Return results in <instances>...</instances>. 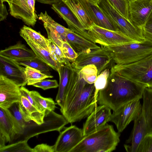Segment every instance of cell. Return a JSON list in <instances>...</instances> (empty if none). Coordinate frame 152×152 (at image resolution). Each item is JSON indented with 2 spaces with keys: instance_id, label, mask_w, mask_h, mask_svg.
I'll use <instances>...</instances> for the list:
<instances>
[{
  "instance_id": "9",
  "label": "cell",
  "mask_w": 152,
  "mask_h": 152,
  "mask_svg": "<svg viewBox=\"0 0 152 152\" xmlns=\"http://www.w3.org/2000/svg\"><path fill=\"white\" fill-rule=\"evenodd\" d=\"M95 43L108 46L137 42L119 31L106 29L93 23L87 30Z\"/></svg>"
},
{
  "instance_id": "10",
  "label": "cell",
  "mask_w": 152,
  "mask_h": 152,
  "mask_svg": "<svg viewBox=\"0 0 152 152\" xmlns=\"http://www.w3.org/2000/svg\"><path fill=\"white\" fill-rule=\"evenodd\" d=\"M140 100L137 99L128 102L113 111L109 121L115 124L118 132L123 131L139 115L142 107Z\"/></svg>"
},
{
  "instance_id": "7",
  "label": "cell",
  "mask_w": 152,
  "mask_h": 152,
  "mask_svg": "<svg viewBox=\"0 0 152 152\" xmlns=\"http://www.w3.org/2000/svg\"><path fill=\"white\" fill-rule=\"evenodd\" d=\"M69 123L63 115L54 112L46 110L44 122L38 125L33 121L27 123L23 134L15 139V141L26 140L46 132L57 131L60 132Z\"/></svg>"
},
{
  "instance_id": "26",
  "label": "cell",
  "mask_w": 152,
  "mask_h": 152,
  "mask_svg": "<svg viewBox=\"0 0 152 152\" xmlns=\"http://www.w3.org/2000/svg\"><path fill=\"white\" fill-rule=\"evenodd\" d=\"M39 19L43 23L45 28H48L60 36L64 41V38L67 33L72 30L66 28L56 22L47 13L46 11L42 12L38 15Z\"/></svg>"
},
{
  "instance_id": "44",
  "label": "cell",
  "mask_w": 152,
  "mask_h": 152,
  "mask_svg": "<svg viewBox=\"0 0 152 152\" xmlns=\"http://www.w3.org/2000/svg\"><path fill=\"white\" fill-rule=\"evenodd\" d=\"M0 21L6 19L8 13L5 5L0 1Z\"/></svg>"
},
{
  "instance_id": "31",
  "label": "cell",
  "mask_w": 152,
  "mask_h": 152,
  "mask_svg": "<svg viewBox=\"0 0 152 152\" xmlns=\"http://www.w3.org/2000/svg\"><path fill=\"white\" fill-rule=\"evenodd\" d=\"M27 141L21 140L6 145L0 148V152H33V148L29 146Z\"/></svg>"
},
{
  "instance_id": "23",
  "label": "cell",
  "mask_w": 152,
  "mask_h": 152,
  "mask_svg": "<svg viewBox=\"0 0 152 152\" xmlns=\"http://www.w3.org/2000/svg\"><path fill=\"white\" fill-rule=\"evenodd\" d=\"M20 107L25 121L27 123L33 121L38 125H41L44 122L45 111H39L26 97L22 95Z\"/></svg>"
},
{
  "instance_id": "37",
  "label": "cell",
  "mask_w": 152,
  "mask_h": 152,
  "mask_svg": "<svg viewBox=\"0 0 152 152\" xmlns=\"http://www.w3.org/2000/svg\"><path fill=\"white\" fill-rule=\"evenodd\" d=\"M136 152H152V133L144 137L139 144Z\"/></svg>"
},
{
  "instance_id": "2",
  "label": "cell",
  "mask_w": 152,
  "mask_h": 152,
  "mask_svg": "<svg viewBox=\"0 0 152 152\" xmlns=\"http://www.w3.org/2000/svg\"><path fill=\"white\" fill-rule=\"evenodd\" d=\"M120 133L107 124L97 130L84 136L70 152H111L120 142Z\"/></svg>"
},
{
  "instance_id": "43",
  "label": "cell",
  "mask_w": 152,
  "mask_h": 152,
  "mask_svg": "<svg viewBox=\"0 0 152 152\" xmlns=\"http://www.w3.org/2000/svg\"><path fill=\"white\" fill-rule=\"evenodd\" d=\"M33 150V152H55L54 145L51 146L45 143L37 145Z\"/></svg>"
},
{
  "instance_id": "5",
  "label": "cell",
  "mask_w": 152,
  "mask_h": 152,
  "mask_svg": "<svg viewBox=\"0 0 152 152\" xmlns=\"http://www.w3.org/2000/svg\"><path fill=\"white\" fill-rule=\"evenodd\" d=\"M104 47L110 52L116 64L132 63L152 53V42L146 39L142 42Z\"/></svg>"
},
{
  "instance_id": "42",
  "label": "cell",
  "mask_w": 152,
  "mask_h": 152,
  "mask_svg": "<svg viewBox=\"0 0 152 152\" xmlns=\"http://www.w3.org/2000/svg\"><path fill=\"white\" fill-rule=\"evenodd\" d=\"M48 34V39L56 45L61 49L64 40L61 37L51 30L45 28Z\"/></svg>"
},
{
  "instance_id": "14",
  "label": "cell",
  "mask_w": 152,
  "mask_h": 152,
  "mask_svg": "<svg viewBox=\"0 0 152 152\" xmlns=\"http://www.w3.org/2000/svg\"><path fill=\"white\" fill-rule=\"evenodd\" d=\"M0 75L12 81L20 87L27 84L24 68L14 60L1 55Z\"/></svg>"
},
{
  "instance_id": "6",
  "label": "cell",
  "mask_w": 152,
  "mask_h": 152,
  "mask_svg": "<svg viewBox=\"0 0 152 152\" xmlns=\"http://www.w3.org/2000/svg\"><path fill=\"white\" fill-rule=\"evenodd\" d=\"M110 72L117 73L146 87L152 88V53L132 63L115 64L111 68Z\"/></svg>"
},
{
  "instance_id": "40",
  "label": "cell",
  "mask_w": 152,
  "mask_h": 152,
  "mask_svg": "<svg viewBox=\"0 0 152 152\" xmlns=\"http://www.w3.org/2000/svg\"><path fill=\"white\" fill-rule=\"evenodd\" d=\"M32 86L45 90L50 88H56L59 86V84L56 80L45 79L33 84Z\"/></svg>"
},
{
  "instance_id": "17",
  "label": "cell",
  "mask_w": 152,
  "mask_h": 152,
  "mask_svg": "<svg viewBox=\"0 0 152 152\" xmlns=\"http://www.w3.org/2000/svg\"><path fill=\"white\" fill-rule=\"evenodd\" d=\"M23 134L17 121L8 109L0 107V136L7 143H11L14 139Z\"/></svg>"
},
{
  "instance_id": "29",
  "label": "cell",
  "mask_w": 152,
  "mask_h": 152,
  "mask_svg": "<svg viewBox=\"0 0 152 152\" xmlns=\"http://www.w3.org/2000/svg\"><path fill=\"white\" fill-rule=\"evenodd\" d=\"M24 72L28 86L33 84L47 78H51L53 76L43 73L34 68L26 66Z\"/></svg>"
},
{
  "instance_id": "35",
  "label": "cell",
  "mask_w": 152,
  "mask_h": 152,
  "mask_svg": "<svg viewBox=\"0 0 152 152\" xmlns=\"http://www.w3.org/2000/svg\"><path fill=\"white\" fill-rule=\"evenodd\" d=\"M110 73V70L109 69H107L97 76L94 83L96 95H98L99 91L105 87Z\"/></svg>"
},
{
  "instance_id": "12",
  "label": "cell",
  "mask_w": 152,
  "mask_h": 152,
  "mask_svg": "<svg viewBox=\"0 0 152 152\" xmlns=\"http://www.w3.org/2000/svg\"><path fill=\"white\" fill-rule=\"evenodd\" d=\"M128 4L129 20L142 30L152 11V0H129Z\"/></svg>"
},
{
  "instance_id": "36",
  "label": "cell",
  "mask_w": 152,
  "mask_h": 152,
  "mask_svg": "<svg viewBox=\"0 0 152 152\" xmlns=\"http://www.w3.org/2000/svg\"><path fill=\"white\" fill-rule=\"evenodd\" d=\"M108 0L112 6L123 16L129 20L128 1L126 0Z\"/></svg>"
},
{
  "instance_id": "30",
  "label": "cell",
  "mask_w": 152,
  "mask_h": 152,
  "mask_svg": "<svg viewBox=\"0 0 152 152\" xmlns=\"http://www.w3.org/2000/svg\"><path fill=\"white\" fill-rule=\"evenodd\" d=\"M30 94L36 102L44 110L54 111L57 104L50 98H45L36 91H30Z\"/></svg>"
},
{
  "instance_id": "4",
  "label": "cell",
  "mask_w": 152,
  "mask_h": 152,
  "mask_svg": "<svg viewBox=\"0 0 152 152\" xmlns=\"http://www.w3.org/2000/svg\"><path fill=\"white\" fill-rule=\"evenodd\" d=\"M94 83H86L69 108L63 114L69 123L87 118L97 107Z\"/></svg>"
},
{
  "instance_id": "13",
  "label": "cell",
  "mask_w": 152,
  "mask_h": 152,
  "mask_svg": "<svg viewBox=\"0 0 152 152\" xmlns=\"http://www.w3.org/2000/svg\"><path fill=\"white\" fill-rule=\"evenodd\" d=\"M51 8L66 22L69 28L76 34L94 42L87 31L64 2L61 1L53 4L52 5Z\"/></svg>"
},
{
  "instance_id": "21",
  "label": "cell",
  "mask_w": 152,
  "mask_h": 152,
  "mask_svg": "<svg viewBox=\"0 0 152 152\" xmlns=\"http://www.w3.org/2000/svg\"><path fill=\"white\" fill-rule=\"evenodd\" d=\"M65 41H67L78 54L87 53L100 48L96 43L76 34L72 30L65 36Z\"/></svg>"
},
{
  "instance_id": "27",
  "label": "cell",
  "mask_w": 152,
  "mask_h": 152,
  "mask_svg": "<svg viewBox=\"0 0 152 152\" xmlns=\"http://www.w3.org/2000/svg\"><path fill=\"white\" fill-rule=\"evenodd\" d=\"M19 32L23 34L36 44L49 51L48 39L40 32L25 25L21 28Z\"/></svg>"
},
{
  "instance_id": "28",
  "label": "cell",
  "mask_w": 152,
  "mask_h": 152,
  "mask_svg": "<svg viewBox=\"0 0 152 152\" xmlns=\"http://www.w3.org/2000/svg\"><path fill=\"white\" fill-rule=\"evenodd\" d=\"M20 65L29 66L38 70L46 74L50 75V66L37 57L33 58L21 60H14Z\"/></svg>"
},
{
  "instance_id": "47",
  "label": "cell",
  "mask_w": 152,
  "mask_h": 152,
  "mask_svg": "<svg viewBox=\"0 0 152 152\" xmlns=\"http://www.w3.org/2000/svg\"><path fill=\"white\" fill-rule=\"evenodd\" d=\"M128 1L129 0H126Z\"/></svg>"
},
{
  "instance_id": "46",
  "label": "cell",
  "mask_w": 152,
  "mask_h": 152,
  "mask_svg": "<svg viewBox=\"0 0 152 152\" xmlns=\"http://www.w3.org/2000/svg\"><path fill=\"white\" fill-rule=\"evenodd\" d=\"M89 1L92 2L96 4H98L99 0H88Z\"/></svg>"
},
{
  "instance_id": "16",
  "label": "cell",
  "mask_w": 152,
  "mask_h": 152,
  "mask_svg": "<svg viewBox=\"0 0 152 152\" xmlns=\"http://www.w3.org/2000/svg\"><path fill=\"white\" fill-rule=\"evenodd\" d=\"M0 1L8 3L11 15L22 20L29 26H34L39 17L36 11L30 8L28 0H0Z\"/></svg>"
},
{
  "instance_id": "32",
  "label": "cell",
  "mask_w": 152,
  "mask_h": 152,
  "mask_svg": "<svg viewBox=\"0 0 152 152\" xmlns=\"http://www.w3.org/2000/svg\"><path fill=\"white\" fill-rule=\"evenodd\" d=\"M48 39L49 52L58 67L61 64L70 62L64 57L61 49L50 40Z\"/></svg>"
},
{
  "instance_id": "41",
  "label": "cell",
  "mask_w": 152,
  "mask_h": 152,
  "mask_svg": "<svg viewBox=\"0 0 152 152\" xmlns=\"http://www.w3.org/2000/svg\"><path fill=\"white\" fill-rule=\"evenodd\" d=\"M20 90L21 95L26 97L29 102L39 111L41 112L45 111H44L34 101L30 94V91L27 89L23 86L20 87Z\"/></svg>"
},
{
  "instance_id": "45",
  "label": "cell",
  "mask_w": 152,
  "mask_h": 152,
  "mask_svg": "<svg viewBox=\"0 0 152 152\" xmlns=\"http://www.w3.org/2000/svg\"><path fill=\"white\" fill-rule=\"evenodd\" d=\"M40 3L52 5L54 4L58 3L62 0H35Z\"/></svg>"
},
{
  "instance_id": "8",
  "label": "cell",
  "mask_w": 152,
  "mask_h": 152,
  "mask_svg": "<svg viewBox=\"0 0 152 152\" xmlns=\"http://www.w3.org/2000/svg\"><path fill=\"white\" fill-rule=\"evenodd\" d=\"M115 63L109 51L101 46L100 48L92 50L88 52L78 53L75 60L71 64L73 68L79 70L86 66L94 65L97 69L98 76L105 69H110Z\"/></svg>"
},
{
  "instance_id": "20",
  "label": "cell",
  "mask_w": 152,
  "mask_h": 152,
  "mask_svg": "<svg viewBox=\"0 0 152 152\" xmlns=\"http://www.w3.org/2000/svg\"><path fill=\"white\" fill-rule=\"evenodd\" d=\"M69 62L61 64L57 68L59 77V84L56 101L61 107L71 80L73 68Z\"/></svg>"
},
{
  "instance_id": "33",
  "label": "cell",
  "mask_w": 152,
  "mask_h": 152,
  "mask_svg": "<svg viewBox=\"0 0 152 152\" xmlns=\"http://www.w3.org/2000/svg\"><path fill=\"white\" fill-rule=\"evenodd\" d=\"M79 72L85 81L89 84L94 83L97 77L98 70L94 65L86 66L80 70Z\"/></svg>"
},
{
  "instance_id": "38",
  "label": "cell",
  "mask_w": 152,
  "mask_h": 152,
  "mask_svg": "<svg viewBox=\"0 0 152 152\" xmlns=\"http://www.w3.org/2000/svg\"><path fill=\"white\" fill-rule=\"evenodd\" d=\"M61 50L64 57L71 63L75 61L78 56V54L66 41L63 42Z\"/></svg>"
},
{
  "instance_id": "18",
  "label": "cell",
  "mask_w": 152,
  "mask_h": 152,
  "mask_svg": "<svg viewBox=\"0 0 152 152\" xmlns=\"http://www.w3.org/2000/svg\"><path fill=\"white\" fill-rule=\"evenodd\" d=\"M20 87L12 81L0 75V107L8 109L14 103L20 102Z\"/></svg>"
},
{
  "instance_id": "19",
  "label": "cell",
  "mask_w": 152,
  "mask_h": 152,
  "mask_svg": "<svg viewBox=\"0 0 152 152\" xmlns=\"http://www.w3.org/2000/svg\"><path fill=\"white\" fill-rule=\"evenodd\" d=\"M88 17L94 24L110 30L118 31L104 13L98 4L88 0H79Z\"/></svg>"
},
{
  "instance_id": "1",
  "label": "cell",
  "mask_w": 152,
  "mask_h": 152,
  "mask_svg": "<svg viewBox=\"0 0 152 152\" xmlns=\"http://www.w3.org/2000/svg\"><path fill=\"white\" fill-rule=\"evenodd\" d=\"M146 87L142 84L110 72L105 87L98 92L97 103L115 111L128 102L142 98Z\"/></svg>"
},
{
  "instance_id": "25",
  "label": "cell",
  "mask_w": 152,
  "mask_h": 152,
  "mask_svg": "<svg viewBox=\"0 0 152 152\" xmlns=\"http://www.w3.org/2000/svg\"><path fill=\"white\" fill-rule=\"evenodd\" d=\"M20 35L26 42L37 56L46 64L50 67L57 71V66L51 57L49 51L34 42L23 34L19 32Z\"/></svg>"
},
{
  "instance_id": "3",
  "label": "cell",
  "mask_w": 152,
  "mask_h": 152,
  "mask_svg": "<svg viewBox=\"0 0 152 152\" xmlns=\"http://www.w3.org/2000/svg\"><path fill=\"white\" fill-rule=\"evenodd\" d=\"M141 112L134 121L133 129L124 147L127 152H136L140 143L147 134L152 133V88L146 87L142 97Z\"/></svg>"
},
{
  "instance_id": "22",
  "label": "cell",
  "mask_w": 152,
  "mask_h": 152,
  "mask_svg": "<svg viewBox=\"0 0 152 152\" xmlns=\"http://www.w3.org/2000/svg\"><path fill=\"white\" fill-rule=\"evenodd\" d=\"M0 55L13 60H24L37 57L32 50L28 49L20 42L1 50Z\"/></svg>"
},
{
  "instance_id": "39",
  "label": "cell",
  "mask_w": 152,
  "mask_h": 152,
  "mask_svg": "<svg viewBox=\"0 0 152 152\" xmlns=\"http://www.w3.org/2000/svg\"><path fill=\"white\" fill-rule=\"evenodd\" d=\"M142 31L145 39L152 42V11L144 25Z\"/></svg>"
},
{
  "instance_id": "15",
  "label": "cell",
  "mask_w": 152,
  "mask_h": 152,
  "mask_svg": "<svg viewBox=\"0 0 152 152\" xmlns=\"http://www.w3.org/2000/svg\"><path fill=\"white\" fill-rule=\"evenodd\" d=\"M111 110L106 106L100 105L87 117L83 128L84 136L103 127L109 121Z\"/></svg>"
},
{
  "instance_id": "11",
  "label": "cell",
  "mask_w": 152,
  "mask_h": 152,
  "mask_svg": "<svg viewBox=\"0 0 152 152\" xmlns=\"http://www.w3.org/2000/svg\"><path fill=\"white\" fill-rule=\"evenodd\" d=\"M54 145L55 152H70L84 137L83 129L74 125L61 131Z\"/></svg>"
},
{
  "instance_id": "24",
  "label": "cell",
  "mask_w": 152,
  "mask_h": 152,
  "mask_svg": "<svg viewBox=\"0 0 152 152\" xmlns=\"http://www.w3.org/2000/svg\"><path fill=\"white\" fill-rule=\"evenodd\" d=\"M86 31L93 23L79 0H62Z\"/></svg>"
},
{
  "instance_id": "34",
  "label": "cell",
  "mask_w": 152,
  "mask_h": 152,
  "mask_svg": "<svg viewBox=\"0 0 152 152\" xmlns=\"http://www.w3.org/2000/svg\"><path fill=\"white\" fill-rule=\"evenodd\" d=\"M20 102L14 103L8 109L17 121L23 133L24 129L27 123L25 121L20 110Z\"/></svg>"
}]
</instances>
